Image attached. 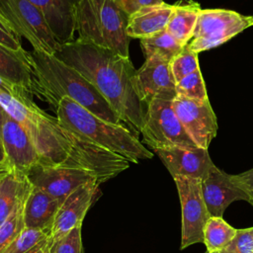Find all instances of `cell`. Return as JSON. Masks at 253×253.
<instances>
[{
    "mask_svg": "<svg viewBox=\"0 0 253 253\" xmlns=\"http://www.w3.org/2000/svg\"><path fill=\"white\" fill-rule=\"evenodd\" d=\"M54 55L81 73L109 103L122 123L138 137L146 107L134 91L136 70L129 57L76 39L60 45Z\"/></svg>",
    "mask_w": 253,
    "mask_h": 253,
    "instance_id": "obj_1",
    "label": "cell"
},
{
    "mask_svg": "<svg viewBox=\"0 0 253 253\" xmlns=\"http://www.w3.org/2000/svg\"><path fill=\"white\" fill-rule=\"evenodd\" d=\"M31 135L40 164L86 170L95 174L101 184L130 165L127 159L99 146L44 112L40 115Z\"/></svg>",
    "mask_w": 253,
    "mask_h": 253,
    "instance_id": "obj_2",
    "label": "cell"
},
{
    "mask_svg": "<svg viewBox=\"0 0 253 253\" xmlns=\"http://www.w3.org/2000/svg\"><path fill=\"white\" fill-rule=\"evenodd\" d=\"M30 63L34 73V95L48 103L54 112L58 102L67 97L107 122L122 124L99 91L81 73L54 54L33 49Z\"/></svg>",
    "mask_w": 253,
    "mask_h": 253,
    "instance_id": "obj_3",
    "label": "cell"
},
{
    "mask_svg": "<svg viewBox=\"0 0 253 253\" xmlns=\"http://www.w3.org/2000/svg\"><path fill=\"white\" fill-rule=\"evenodd\" d=\"M55 114L56 119L65 126L130 163H138L154 155L126 126L107 122L67 97L58 102Z\"/></svg>",
    "mask_w": 253,
    "mask_h": 253,
    "instance_id": "obj_4",
    "label": "cell"
},
{
    "mask_svg": "<svg viewBox=\"0 0 253 253\" xmlns=\"http://www.w3.org/2000/svg\"><path fill=\"white\" fill-rule=\"evenodd\" d=\"M127 18L115 0H81L75 12L76 40L129 57Z\"/></svg>",
    "mask_w": 253,
    "mask_h": 253,
    "instance_id": "obj_5",
    "label": "cell"
},
{
    "mask_svg": "<svg viewBox=\"0 0 253 253\" xmlns=\"http://www.w3.org/2000/svg\"><path fill=\"white\" fill-rule=\"evenodd\" d=\"M140 134L142 141L153 151L169 147H199L177 117L173 101L153 100L146 105Z\"/></svg>",
    "mask_w": 253,
    "mask_h": 253,
    "instance_id": "obj_6",
    "label": "cell"
},
{
    "mask_svg": "<svg viewBox=\"0 0 253 253\" xmlns=\"http://www.w3.org/2000/svg\"><path fill=\"white\" fill-rule=\"evenodd\" d=\"M0 15L34 50L55 54L60 47L42 14L30 0H0Z\"/></svg>",
    "mask_w": 253,
    "mask_h": 253,
    "instance_id": "obj_7",
    "label": "cell"
},
{
    "mask_svg": "<svg viewBox=\"0 0 253 253\" xmlns=\"http://www.w3.org/2000/svg\"><path fill=\"white\" fill-rule=\"evenodd\" d=\"M251 26L253 16H245L226 9L201 10L193 40L187 44L199 53L226 42Z\"/></svg>",
    "mask_w": 253,
    "mask_h": 253,
    "instance_id": "obj_8",
    "label": "cell"
},
{
    "mask_svg": "<svg viewBox=\"0 0 253 253\" xmlns=\"http://www.w3.org/2000/svg\"><path fill=\"white\" fill-rule=\"evenodd\" d=\"M181 205V245L185 249L204 242V228L211 217L204 201L200 179L173 177Z\"/></svg>",
    "mask_w": 253,
    "mask_h": 253,
    "instance_id": "obj_9",
    "label": "cell"
},
{
    "mask_svg": "<svg viewBox=\"0 0 253 253\" xmlns=\"http://www.w3.org/2000/svg\"><path fill=\"white\" fill-rule=\"evenodd\" d=\"M133 88L145 107L153 100L173 101L177 97V91L170 62L158 56L145 58L134 73Z\"/></svg>",
    "mask_w": 253,
    "mask_h": 253,
    "instance_id": "obj_10",
    "label": "cell"
},
{
    "mask_svg": "<svg viewBox=\"0 0 253 253\" xmlns=\"http://www.w3.org/2000/svg\"><path fill=\"white\" fill-rule=\"evenodd\" d=\"M26 175L33 186L57 198L62 203L79 187L95 181L100 183L95 174L86 170L40 163L35 165Z\"/></svg>",
    "mask_w": 253,
    "mask_h": 253,
    "instance_id": "obj_11",
    "label": "cell"
},
{
    "mask_svg": "<svg viewBox=\"0 0 253 253\" xmlns=\"http://www.w3.org/2000/svg\"><path fill=\"white\" fill-rule=\"evenodd\" d=\"M173 109L195 143L208 149L217 132L216 117L210 102H197L177 96L173 100Z\"/></svg>",
    "mask_w": 253,
    "mask_h": 253,
    "instance_id": "obj_12",
    "label": "cell"
},
{
    "mask_svg": "<svg viewBox=\"0 0 253 253\" xmlns=\"http://www.w3.org/2000/svg\"><path fill=\"white\" fill-rule=\"evenodd\" d=\"M100 183H87L71 193L61 204L48 234V248L51 247L73 228L82 225L83 219L94 202Z\"/></svg>",
    "mask_w": 253,
    "mask_h": 253,
    "instance_id": "obj_13",
    "label": "cell"
},
{
    "mask_svg": "<svg viewBox=\"0 0 253 253\" xmlns=\"http://www.w3.org/2000/svg\"><path fill=\"white\" fill-rule=\"evenodd\" d=\"M0 140L8 163L27 174L39 163L40 157L31 133L7 113L0 127Z\"/></svg>",
    "mask_w": 253,
    "mask_h": 253,
    "instance_id": "obj_14",
    "label": "cell"
},
{
    "mask_svg": "<svg viewBox=\"0 0 253 253\" xmlns=\"http://www.w3.org/2000/svg\"><path fill=\"white\" fill-rule=\"evenodd\" d=\"M202 193L210 216H221L235 201L249 202L246 191L237 183L234 175L225 173L214 164L201 180Z\"/></svg>",
    "mask_w": 253,
    "mask_h": 253,
    "instance_id": "obj_15",
    "label": "cell"
},
{
    "mask_svg": "<svg viewBox=\"0 0 253 253\" xmlns=\"http://www.w3.org/2000/svg\"><path fill=\"white\" fill-rule=\"evenodd\" d=\"M172 178L177 176L202 180L213 165L208 149L169 147L154 150Z\"/></svg>",
    "mask_w": 253,
    "mask_h": 253,
    "instance_id": "obj_16",
    "label": "cell"
},
{
    "mask_svg": "<svg viewBox=\"0 0 253 253\" xmlns=\"http://www.w3.org/2000/svg\"><path fill=\"white\" fill-rule=\"evenodd\" d=\"M60 45L75 40V12L81 0H30Z\"/></svg>",
    "mask_w": 253,
    "mask_h": 253,
    "instance_id": "obj_17",
    "label": "cell"
},
{
    "mask_svg": "<svg viewBox=\"0 0 253 253\" xmlns=\"http://www.w3.org/2000/svg\"><path fill=\"white\" fill-rule=\"evenodd\" d=\"M61 204L57 198L32 185L24 207L25 227L49 234Z\"/></svg>",
    "mask_w": 253,
    "mask_h": 253,
    "instance_id": "obj_18",
    "label": "cell"
},
{
    "mask_svg": "<svg viewBox=\"0 0 253 253\" xmlns=\"http://www.w3.org/2000/svg\"><path fill=\"white\" fill-rule=\"evenodd\" d=\"M175 5L165 2L146 6L127 18L126 33L130 39H143L166 29Z\"/></svg>",
    "mask_w": 253,
    "mask_h": 253,
    "instance_id": "obj_19",
    "label": "cell"
},
{
    "mask_svg": "<svg viewBox=\"0 0 253 253\" xmlns=\"http://www.w3.org/2000/svg\"><path fill=\"white\" fill-rule=\"evenodd\" d=\"M0 77L34 95V73L30 52L14 51L0 43Z\"/></svg>",
    "mask_w": 253,
    "mask_h": 253,
    "instance_id": "obj_20",
    "label": "cell"
},
{
    "mask_svg": "<svg viewBox=\"0 0 253 253\" xmlns=\"http://www.w3.org/2000/svg\"><path fill=\"white\" fill-rule=\"evenodd\" d=\"M174 10L166 26V31L181 44L186 45L193 38L201 6L198 2L187 1L174 4Z\"/></svg>",
    "mask_w": 253,
    "mask_h": 253,
    "instance_id": "obj_21",
    "label": "cell"
},
{
    "mask_svg": "<svg viewBox=\"0 0 253 253\" xmlns=\"http://www.w3.org/2000/svg\"><path fill=\"white\" fill-rule=\"evenodd\" d=\"M27 175L13 167L0 182V225L12 212L21 196L31 187Z\"/></svg>",
    "mask_w": 253,
    "mask_h": 253,
    "instance_id": "obj_22",
    "label": "cell"
},
{
    "mask_svg": "<svg viewBox=\"0 0 253 253\" xmlns=\"http://www.w3.org/2000/svg\"><path fill=\"white\" fill-rule=\"evenodd\" d=\"M140 46L145 58L158 56L170 62L185 45L181 44L166 30H163L152 36L140 39Z\"/></svg>",
    "mask_w": 253,
    "mask_h": 253,
    "instance_id": "obj_23",
    "label": "cell"
},
{
    "mask_svg": "<svg viewBox=\"0 0 253 253\" xmlns=\"http://www.w3.org/2000/svg\"><path fill=\"white\" fill-rule=\"evenodd\" d=\"M237 229L221 216H211L204 228V244L207 253H216L223 249L235 236Z\"/></svg>",
    "mask_w": 253,
    "mask_h": 253,
    "instance_id": "obj_24",
    "label": "cell"
},
{
    "mask_svg": "<svg viewBox=\"0 0 253 253\" xmlns=\"http://www.w3.org/2000/svg\"><path fill=\"white\" fill-rule=\"evenodd\" d=\"M2 253H49L48 234L26 228Z\"/></svg>",
    "mask_w": 253,
    "mask_h": 253,
    "instance_id": "obj_25",
    "label": "cell"
},
{
    "mask_svg": "<svg viewBox=\"0 0 253 253\" xmlns=\"http://www.w3.org/2000/svg\"><path fill=\"white\" fill-rule=\"evenodd\" d=\"M31 187L21 196L12 212L0 225V253H2L25 229L24 207Z\"/></svg>",
    "mask_w": 253,
    "mask_h": 253,
    "instance_id": "obj_26",
    "label": "cell"
},
{
    "mask_svg": "<svg viewBox=\"0 0 253 253\" xmlns=\"http://www.w3.org/2000/svg\"><path fill=\"white\" fill-rule=\"evenodd\" d=\"M176 91L177 96L185 97L197 102L209 101L206 84L200 69L177 82Z\"/></svg>",
    "mask_w": 253,
    "mask_h": 253,
    "instance_id": "obj_27",
    "label": "cell"
},
{
    "mask_svg": "<svg viewBox=\"0 0 253 253\" xmlns=\"http://www.w3.org/2000/svg\"><path fill=\"white\" fill-rule=\"evenodd\" d=\"M198 52L192 50L188 44L170 61V69L175 82L200 69Z\"/></svg>",
    "mask_w": 253,
    "mask_h": 253,
    "instance_id": "obj_28",
    "label": "cell"
},
{
    "mask_svg": "<svg viewBox=\"0 0 253 253\" xmlns=\"http://www.w3.org/2000/svg\"><path fill=\"white\" fill-rule=\"evenodd\" d=\"M216 253H253V226L237 229L233 239Z\"/></svg>",
    "mask_w": 253,
    "mask_h": 253,
    "instance_id": "obj_29",
    "label": "cell"
},
{
    "mask_svg": "<svg viewBox=\"0 0 253 253\" xmlns=\"http://www.w3.org/2000/svg\"><path fill=\"white\" fill-rule=\"evenodd\" d=\"M81 231L82 225L73 228L51 247L49 253H83Z\"/></svg>",
    "mask_w": 253,
    "mask_h": 253,
    "instance_id": "obj_30",
    "label": "cell"
},
{
    "mask_svg": "<svg viewBox=\"0 0 253 253\" xmlns=\"http://www.w3.org/2000/svg\"><path fill=\"white\" fill-rule=\"evenodd\" d=\"M0 43L6 47L18 51L25 52L21 42V38L10 28L3 17L0 15Z\"/></svg>",
    "mask_w": 253,
    "mask_h": 253,
    "instance_id": "obj_31",
    "label": "cell"
},
{
    "mask_svg": "<svg viewBox=\"0 0 253 253\" xmlns=\"http://www.w3.org/2000/svg\"><path fill=\"white\" fill-rule=\"evenodd\" d=\"M118 7L126 14L127 17L134 12L138 11L139 9L151 6V5H157L161 4L164 1L163 0H115Z\"/></svg>",
    "mask_w": 253,
    "mask_h": 253,
    "instance_id": "obj_32",
    "label": "cell"
},
{
    "mask_svg": "<svg viewBox=\"0 0 253 253\" xmlns=\"http://www.w3.org/2000/svg\"><path fill=\"white\" fill-rule=\"evenodd\" d=\"M234 178L237 181V183L246 191L249 197L248 203H250L253 206V168L243 173L234 175Z\"/></svg>",
    "mask_w": 253,
    "mask_h": 253,
    "instance_id": "obj_33",
    "label": "cell"
},
{
    "mask_svg": "<svg viewBox=\"0 0 253 253\" xmlns=\"http://www.w3.org/2000/svg\"><path fill=\"white\" fill-rule=\"evenodd\" d=\"M11 168H12V166L9 163H5V164L0 165V182L3 179V177L10 171Z\"/></svg>",
    "mask_w": 253,
    "mask_h": 253,
    "instance_id": "obj_34",
    "label": "cell"
},
{
    "mask_svg": "<svg viewBox=\"0 0 253 253\" xmlns=\"http://www.w3.org/2000/svg\"><path fill=\"white\" fill-rule=\"evenodd\" d=\"M5 163H8V161H7V158H6V155H5L1 140H0V165L5 164Z\"/></svg>",
    "mask_w": 253,
    "mask_h": 253,
    "instance_id": "obj_35",
    "label": "cell"
},
{
    "mask_svg": "<svg viewBox=\"0 0 253 253\" xmlns=\"http://www.w3.org/2000/svg\"><path fill=\"white\" fill-rule=\"evenodd\" d=\"M6 115V112L4 111V109L2 108V106L0 105V127H1V125H2V122L4 120V117Z\"/></svg>",
    "mask_w": 253,
    "mask_h": 253,
    "instance_id": "obj_36",
    "label": "cell"
}]
</instances>
